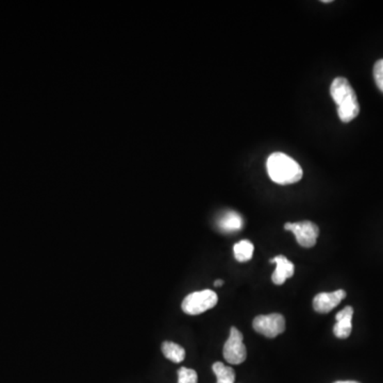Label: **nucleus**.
Listing matches in <instances>:
<instances>
[{
  "label": "nucleus",
  "instance_id": "423d86ee",
  "mask_svg": "<svg viewBox=\"0 0 383 383\" xmlns=\"http://www.w3.org/2000/svg\"><path fill=\"white\" fill-rule=\"evenodd\" d=\"M284 229L292 231L295 235L296 241L304 248L315 246L320 229L316 224L310 221H298V223H286Z\"/></svg>",
  "mask_w": 383,
  "mask_h": 383
},
{
  "label": "nucleus",
  "instance_id": "f257e3e1",
  "mask_svg": "<svg viewBox=\"0 0 383 383\" xmlns=\"http://www.w3.org/2000/svg\"><path fill=\"white\" fill-rule=\"evenodd\" d=\"M330 94L338 106V118L343 123L347 124L358 116L360 113L358 97L346 78H336L330 86Z\"/></svg>",
  "mask_w": 383,
  "mask_h": 383
},
{
  "label": "nucleus",
  "instance_id": "f8f14e48",
  "mask_svg": "<svg viewBox=\"0 0 383 383\" xmlns=\"http://www.w3.org/2000/svg\"><path fill=\"white\" fill-rule=\"evenodd\" d=\"M253 251H255L253 244L251 241H247V240L239 242L233 247L235 258L239 262L249 261L253 258Z\"/></svg>",
  "mask_w": 383,
  "mask_h": 383
},
{
  "label": "nucleus",
  "instance_id": "a211bd4d",
  "mask_svg": "<svg viewBox=\"0 0 383 383\" xmlns=\"http://www.w3.org/2000/svg\"><path fill=\"white\" fill-rule=\"evenodd\" d=\"M322 3H332V1H331V0H322Z\"/></svg>",
  "mask_w": 383,
  "mask_h": 383
},
{
  "label": "nucleus",
  "instance_id": "7ed1b4c3",
  "mask_svg": "<svg viewBox=\"0 0 383 383\" xmlns=\"http://www.w3.org/2000/svg\"><path fill=\"white\" fill-rule=\"evenodd\" d=\"M217 302H219V297L215 292L212 290H203V291L189 294L183 299L181 308L185 314L198 315L214 308Z\"/></svg>",
  "mask_w": 383,
  "mask_h": 383
},
{
  "label": "nucleus",
  "instance_id": "6e6552de",
  "mask_svg": "<svg viewBox=\"0 0 383 383\" xmlns=\"http://www.w3.org/2000/svg\"><path fill=\"white\" fill-rule=\"evenodd\" d=\"M271 263H276V269L272 275V281L276 286H281L286 279L293 277L295 273V266L284 256H277L271 260Z\"/></svg>",
  "mask_w": 383,
  "mask_h": 383
},
{
  "label": "nucleus",
  "instance_id": "9b49d317",
  "mask_svg": "<svg viewBox=\"0 0 383 383\" xmlns=\"http://www.w3.org/2000/svg\"><path fill=\"white\" fill-rule=\"evenodd\" d=\"M162 352L165 358L169 359L171 362L180 363L185 359V348L171 341H165L163 343Z\"/></svg>",
  "mask_w": 383,
  "mask_h": 383
},
{
  "label": "nucleus",
  "instance_id": "dca6fc26",
  "mask_svg": "<svg viewBox=\"0 0 383 383\" xmlns=\"http://www.w3.org/2000/svg\"><path fill=\"white\" fill-rule=\"evenodd\" d=\"M334 383H360V382H358V381L348 380V381H336V382H334Z\"/></svg>",
  "mask_w": 383,
  "mask_h": 383
},
{
  "label": "nucleus",
  "instance_id": "39448f33",
  "mask_svg": "<svg viewBox=\"0 0 383 383\" xmlns=\"http://www.w3.org/2000/svg\"><path fill=\"white\" fill-rule=\"evenodd\" d=\"M253 327L258 334L268 338H275L286 330V320L279 313L259 315L253 320Z\"/></svg>",
  "mask_w": 383,
  "mask_h": 383
},
{
  "label": "nucleus",
  "instance_id": "f03ea898",
  "mask_svg": "<svg viewBox=\"0 0 383 383\" xmlns=\"http://www.w3.org/2000/svg\"><path fill=\"white\" fill-rule=\"evenodd\" d=\"M268 176L277 185H293L302 178V169L286 153H274L266 162Z\"/></svg>",
  "mask_w": 383,
  "mask_h": 383
},
{
  "label": "nucleus",
  "instance_id": "9d476101",
  "mask_svg": "<svg viewBox=\"0 0 383 383\" xmlns=\"http://www.w3.org/2000/svg\"><path fill=\"white\" fill-rule=\"evenodd\" d=\"M243 219L239 213L235 211H227L219 217L217 227L221 233H233L240 231L243 228Z\"/></svg>",
  "mask_w": 383,
  "mask_h": 383
},
{
  "label": "nucleus",
  "instance_id": "1a4fd4ad",
  "mask_svg": "<svg viewBox=\"0 0 383 383\" xmlns=\"http://www.w3.org/2000/svg\"><path fill=\"white\" fill-rule=\"evenodd\" d=\"M352 316H354V309L352 306H345L342 311L336 314V324L334 325V334L338 338H347L352 334Z\"/></svg>",
  "mask_w": 383,
  "mask_h": 383
},
{
  "label": "nucleus",
  "instance_id": "4468645a",
  "mask_svg": "<svg viewBox=\"0 0 383 383\" xmlns=\"http://www.w3.org/2000/svg\"><path fill=\"white\" fill-rule=\"evenodd\" d=\"M198 376L194 370L181 368L178 370V383H197Z\"/></svg>",
  "mask_w": 383,
  "mask_h": 383
},
{
  "label": "nucleus",
  "instance_id": "20e7f679",
  "mask_svg": "<svg viewBox=\"0 0 383 383\" xmlns=\"http://www.w3.org/2000/svg\"><path fill=\"white\" fill-rule=\"evenodd\" d=\"M243 334L235 327L230 329V336L224 345V358L230 364L239 366L247 358V350L243 342Z\"/></svg>",
  "mask_w": 383,
  "mask_h": 383
},
{
  "label": "nucleus",
  "instance_id": "2eb2a0df",
  "mask_svg": "<svg viewBox=\"0 0 383 383\" xmlns=\"http://www.w3.org/2000/svg\"><path fill=\"white\" fill-rule=\"evenodd\" d=\"M374 79L379 90L383 93V59H380L375 63Z\"/></svg>",
  "mask_w": 383,
  "mask_h": 383
},
{
  "label": "nucleus",
  "instance_id": "0eeeda50",
  "mask_svg": "<svg viewBox=\"0 0 383 383\" xmlns=\"http://www.w3.org/2000/svg\"><path fill=\"white\" fill-rule=\"evenodd\" d=\"M345 297L346 292L344 290H338L332 293L318 294L313 299L314 310L318 313H329Z\"/></svg>",
  "mask_w": 383,
  "mask_h": 383
},
{
  "label": "nucleus",
  "instance_id": "ddd939ff",
  "mask_svg": "<svg viewBox=\"0 0 383 383\" xmlns=\"http://www.w3.org/2000/svg\"><path fill=\"white\" fill-rule=\"evenodd\" d=\"M212 370L217 378V383H235V372L233 368L226 366L221 362H215Z\"/></svg>",
  "mask_w": 383,
  "mask_h": 383
},
{
  "label": "nucleus",
  "instance_id": "f3484780",
  "mask_svg": "<svg viewBox=\"0 0 383 383\" xmlns=\"http://www.w3.org/2000/svg\"><path fill=\"white\" fill-rule=\"evenodd\" d=\"M224 284L223 280H217V281L214 282L215 286H221Z\"/></svg>",
  "mask_w": 383,
  "mask_h": 383
}]
</instances>
